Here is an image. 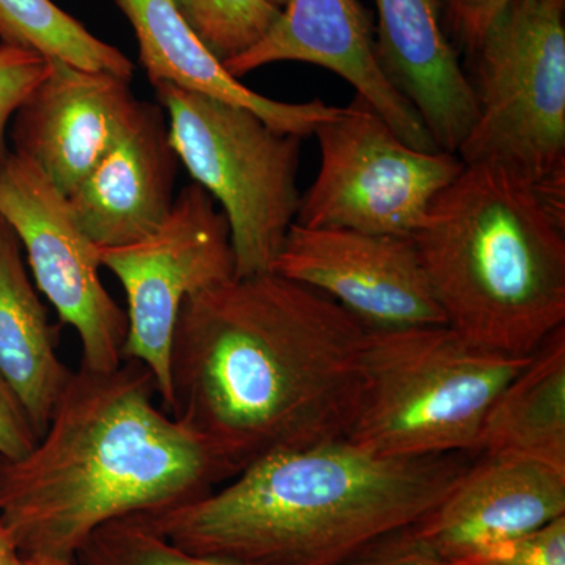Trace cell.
Returning <instances> with one entry per match:
<instances>
[{
	"label": "cell",
	"instance_id": "obj_28",
	"mask_svg": "<svg viewBox=\"0 0 565 565\" xmlns=\"http://www.w3.org/2000/svg\"><path fill=\"white\" fill-rule=\"evenodd\" d=\"M21 556L17 550L11 546L9 539L6 537L3 531L0 530V565H20Z\"/></svg>",
	"mask_w": 565,
	"mask_h": 565
},
{
	"label": "cell",
	"instance_id": "obj_3",
	"mask_svg": "<svg viewBox=\"0 0 565 565\" xmlns=\"http://www.w3.org/2000/svg\"><path fill=\"white\" fill-rule=\"evenodd\" d=\"M467 455L382 457L349 440L264 457L221 490L143 514L193 555L233 565H352L429 514Z\"/></svg>",
	"mask_w": 565,
	"mask_h": 565
},
{
	"label": "cell",
	"instance_id": "obj_21",
	"mask_svg": "<svg viewBox=\"0 0 565 565\" xmlns=\"http://www.w3.org/2000/svg\"><path fill=\"white\" fill-rule=\"evenodd\" d=\"M196 39L222 63L252 50L281 9L270 0H172Z\"/></svg>",
	"mask_w": 565,
	"mask_h": 565
},
{
	"label": "cell",
	"instance_id": "obj_31",
	"mask_svg": "<svg viewBox=\"0 0 565 565\" xmlns=\"http://www.w3.org/2000/svg\"><path fill=\"white\" fill-rule=\"evenodd\" d=\"M9 156V154H7ZM7 156H0V169H2L3 161H6Z\"/></svg>",
	"mask_w": 565,
	"mask_h": 565
},
{
	"label": "cell",
	"instance_id": "obj_15",
	"mask_svg": "<svg viewBox=\"0 0 565 565\" xmlns=\"http://www.w3.org/2000/svg\"><path fill=\"white\" fill-rule=\"evenodd\" d=\"M178 161L161 104L143 102L131 131L66 195L93 244L118 247L156 232L174 204Z\"/></svg>",
	"mask_w": 565,
	"mask_h": 565
},
{
	"label": "cell",
	"instance_id": "obj_2",
	"mask_svg": "<svg viewBox=\"0 0 565 565\" xmlns=\"http://www.w3.org/2000/svg\"><path fill=\"white\" fill-rule=\"evenodd\" d=\"M154 394L151 371L134 360L109 373L73 371L32 451L0 457V530L18 555L74 561L111 520L195 500L232 479Z\"/></svg>",
	"mask_w": 565,
	"mask_h": 565
},
{
	"label": "cell",
	"instance_id": "obj_27",
	"mask_svg": "<svg viewBox=\"0 0 565 565\" xmlns=\"http://www.w3.org/2000/svg\"><path fill=\"white\" fill-rule=\"evenodd\" d=\"M352 565H446L438 563L433 557L419 555L411 550L399 548V546L386 545L384 548L375 552L374 555L364 557L359 563Z\"/></svg>",
	"mask_w": 565,
	"mask_h": 565
},
{
	"label": "cell",
	"instance_id": "obj_26",
	"mask_svg": "<svg viewBox=\"0 0 565 565\" xmlns=\"http://www.w3.org/2000/svg\"><path fill=\"white\" fill-rule=\"evenodd\" d=\"M39 438L20 397L0 375V457L21 459L32 451Z\"/></svg>",
	"mask_w": 565,
	"mask_h": 565
},
{
	"label": "cell",
	"instance_id": "obj_10",
	"mask_svg": "<svg viewBox=\"0 0 565 565\" xmlns=\"http://www.w3.org/2000/svg\"><path fill=\"white\" fill-rule=\"evenodd\" d=\"M0 217L28 255L36 289L81 341V366L109 373L122 363L128 318L99 275V247L92 243L46 173L10 151L0 169Z\"/></svg>",
	"mask_w": 565,
	"mask_h": 565
},
{
	"label": "cell",
	"instance_id": "obj_5",
	"mask_svg": "<svg viewBox=\"0 0 565 565\" xmlns=\"http://www.w3.org/2000/svg\"><path fill=\"white\" fill-rule=\"evenodd\" d=\"M531 359L478 348L446 323L370 330L363 404L345 440L382 457L476 455L494 399Z\"/></svg>",
	"mask_w": 565,
	"mask_h": 565
},
{
	"label": "cell",
	"instance_id": "obj_29",
	"mask_svg": "<svg viewBox=\"0 0 565 565\" xmlns=\"http://www.w3.org/2000/svg\"><path fill=\"white\" fill-rule=\"evenodd\" d=\"M20 565H74L73 559L58 556H21Z\"/></svg>",
	"mask_w": 565,
	"mask_h": 565
},
{
	"label": "cell",
	"instance_id": "obj_20",
	"mask_svg": "<svg viewBox=\"0 0 565 565\" xmlns=\"http://www.w3.org/2000/svg\"><path fill=\"white\" fill-rule=\"evenodd\" d=\"M0 44L132 79V62L118 47L93 35L52 0H0Z\"/></svg>",
	"mask_w": 565,
	"mask_h": 565
},
{
	"label": "cell",
	"instance_id": "obj_12",
	"mask_svg": "<svg viewBox=\"0 0 565 565\" xmlns=\"http://www.w3.org/2000/svg\"><path fill=\"white\" fill-rule=\"evenodd\" d=\"M565 515V475L511 457L481 456L444 500L393 546L455 565Z\"/></svg>",
	"mask_w": 565,
	"mask_h": 565
},
{
	"label": "cell",
	"instance_id": "obj_16",
	"mask_svg": "<svg viewBox=\"0 0 565 565\" xmlns=\"http://www.w3.org/2000/svg\"><path fill=\"white\" fill-rule=\"evenodd\" d=\"M375 52L441 151L457 154L476 118L468 74L441 18L440 0H375Z\"/></svg>",
	"mask_w": 565,
	"mask_h": 565
},
{
	"label": "cell",
	"instance_id": "obj_22",
	"mask_svg": "<svg viewBox=\"0 0 565 565\" xmlns=\"http://www.w3.org/2000/svg\"><path fill=\"white\" fill-rule=\"evenodd\" d=\"M74 565H233L193 555L163 537L143 514L111 520L74 555Z\"/></svg>",
	"mask_w": 565,
	"mask_h": 565
},
{
	"label": "cell",
	"instance_id": "obj_17",
	"mask_svg": "<svg viewBox=\"0 0 565 565\" xmlns=\"http://www.w3.org/2000/svg\"><path fill=\"white\" fill-rule=\"evenodd\" d=\"M131 22L141 66L152 87L173 84L221 102L245 107L270 128L305 139L341 107L313 99L282 103L252 90L226 71L185 24L172 0H115Z\"/></svg>",
	"mask_w": 565,
	"mask_h": 565
},
{
	"label": "cell",
	"instance_id": "obj_14",
	"mask_svg": "<svg viewBox=\"0 0 565 565\" xmlns=\"http://www.w3.org/2000/svg\"><path fill=\"white\" fill-rule=\"evenodd\" d=\"M278 62L310 63L332 71L405 143L419 151L440 150L412 104L382 70L373 29L356 0H288L270 31L252 50L223 65L239 79Z\"/></svg>",
	"mask_w": 565,
	"mask_h": 565
},
{
	"label": "cell",
	"instance_id": "obj_13",
	"mask_svg": "<svg viewBox=\"0 0 565 565\" xmlns=\"http://www.w3.org/2000/svg\"><path fill=\"white\" fill-rule=\"evenodd\" d=\"M141 104L131 81L50 58L46 76L11 120L13 152L35 162L70 195L131 131Z\"/></svg>",
	"mask_w": 565,
	"mask_h": 565
},
{
	"label": "cell",
	"instance_id": "obj_11",
	"mask_svg": "<svg viewBox=\"0 0 565 565\" xmlns=\"http://www.w3.org/2000/svg\"><path fill=\"white\" fill-rule=\"evenodd\" d=\"M273 273L330 297L371 330L446 323L414 237L294 223Z\"/></svg>",
	"mask_w": 565,
	"mask_h": 565
},
{
	"label": "cell",
	"instance_id": "obj_25",
	"mask_svg": "<svg viewBox=\"0 0 565 565\" xmlns=\"http://www.w3.org/2000/svg\"><path fill=\"white\" fill-rule=\"evenodd\" d=\"M509 2L511 0H440L445 29L468 55Z\"/></svg>",
	"mask_w": 565,
	"mask_h": 565
},
{
	"label": "cell",
	"instance_id": "obj_23",
	"mask_svg": "<svg viewBox=\"0 0 565 565\" xmlns=\"http://www.w3.org/2000/svg\"><path fill=\"white\" fill-rule=\"evenodd\" d=\"M50 58L24 47L0 44V156L9 154L7 129L33 88L46 76Z\"/></svg>",
	"mask_w": 565,
	"mask_h": 565
},
{
	"label": "cell",
	"instance_id": "obj_9",
	"mask_svg": "<svg viewBox=\"0 0 565 565\" xmlns=\"http://www.w3.org/2000/svg\"><path fill=\"white\" fill-rule=\"evenodd\" d=\"M99 259L121 282L128 302L122 362L134 360L151 371L161 407L170 415V360L182 303L234 277L228 221L210 193L192 182L181 189L156 232L136 243L99 248Z\"/></svg>",
	"mask_w": 565,
	"mask_h": 565
},
{
	"label": "cell",
	"instance_id": "obj_8",
	"mask_svg": "<svg viewBox=\"0 0 565 565\" xmlns=\"http://www.w3.org/2000/svg\"><path fill=\"white\" fill-rule=\"evenodd\" d=\"M321 163L297 225L412 237L462 172L459 156L405 143L360 96L313 134Z\"/></svg>",
	"mask_w": 565,
	"mask_h": 565
},
{
	"label": "cell",
	"instance_id": "obj_1",
	"mask_svg": "<svg viewBox=\"0 0 565 565\" xmlns=\"http://www.w3.org/2000/svg\"><path fill=\"white\" fill-rule=\"evenodd\" d=\"M370 330L273 270L218 282L182 303L170 415L232 478L264 457L344 440L363 404Z\"/></svg>",
	"mask_w": 565,
	"mask_h": 565
},
{
	"label": "cell",
	"instance_id": "obj_6",
	"mask_svg": "<svg viewBox=\"0 0 565 565\" xmlns=\"http://www.w3.org/2000/svg\"><path fill=\"white\" fill-rule=\"evenodd\" d=\"M468 58L476 118L460 161L565 191V0H511Z\"/></svg>",
	"mask_w": 565,
	"mask_h": 565
},
{
	"label": "cell",
	"instance_id": "obj_19",
	"mask_svg": "<svg viewBox=\"0 0 565 565\" xmlns=\"http://www.w3.org/2000/svg\"><path fill=\"white\" fill-rule=\"evenodd\" d=\"M476 455L530 460L565 475V326L498 394Z\"/></svg>",
	"mask_w": 565,
	"mask_h": 565
},
{
	"label": "cell",
	"instance_id": "obj_7",
	"mask_svg": "<svg viewBox=\"0 0 565 565\" xmlns=\"http://www.w3.org/2000/svg\"><path fill=\"white\" fill-rule=\"evenodd\" d=\"M154 92L178 161L228 221L234 277L270 273L302 199V139L203 93L173 84L154 85Z\"/></svg>",
	"mask_w": 565,
	"mask_h": 565
},
{
	"label": "cell",
	"instance_id": "obj_18",
	"mask_svg": "<svg viewBox=\"0 0 565 565\" xmlns=\"http://www.w3.org/2000/svg\"><path fill=\"white\" fill-rule=\"evenodd\" d=\"M58 329L29 277L20 239L0 217V375L41 435L73 371L57 352Z\"/></svg>",
	"mask_w": 565,
	"mask_h": 565
},
{
	"label": "cell",
	"instance_id": "obj_30",
	"mask_svg": "<svg viewBox=\"0 0 565 565\" xmlns=\"http://www.w3.org/2000/svg\"><path fill=\"white\" fill-rule=\"evenodd\" d=\"M270 2H273L274 6H277L278 9H282V7L286 6V2H288V0H270Z\"/></svg>",
	"mask_w": 565,
	"mask_h": 565
},
{
	"label": "cell",
	"instance_id": "obj_24",
	"mask_svg": "<svg viewBox=\"0 0 565 565\" xmlns=\"http://www.w3.org/2000/svg\"><path fill=\"white\" fill-rule=\"evenodd\" d=\"M455 565H565V515Z\"/></svg>",
	"mask_w": 565,
	"mask_h": 565
},
{
	"label": "cell",
	"instance_id": "obj_4",
	"mask_svg": "<svg viewBox=\"0 0 565 565\" xmlns=\"http://www.w3.org/2000/svg\"><path fill=\"white\" fill-rule=\"evenodd\" d=\"M412 237L446 326L471 344L531 356L564 327L565 191L463 163Z\"/></svg>",
	"mask_w": 565,
	"mask_h": 565
}]
</instances>
